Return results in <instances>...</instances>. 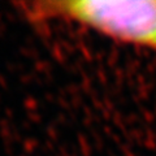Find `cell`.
<instances>
[{
  "mask_svg": "<svg viewBox=\"0 0 156 156\" xmlns=\"http://www.w3.org/2000/svg\"><path fill=\"white\" fill-rule=\"evenodd\" d=\"M21 12L31 23H73L156 53V0H38Z\"/></svg>",
  "mask_w": 156,
  "mask_h": 156,
  "instance_id": "6da1fadb",
  "label": "cell"
}]
</instances>
